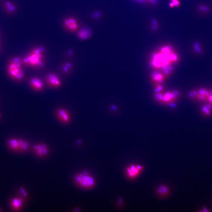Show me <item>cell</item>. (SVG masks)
<instances>
[{
	"mask_svg": "<svg viewBox=\"0 0 212 212\" xmlns=\"http://www.w3.org/2000/svg\"><path fill=\"white\" fill-rule=\"evenodd\" d=\"M56 115L58 119L64 124L68 123L70 120V116L68 111L65 109L60 108L56 112Z\"/></svg>",
	"mask_w": 212,
	"mask_h": 212,
	"instance_id": "obj_11",
	"label": "cell"
},
{
	"mask_svg": "<svg viewBox=\"0 0 212 212\" xmlns=\"http://www.w3.org/2000/svg\"><path fill=\"white\" fill-rule=\"evenodd\" d=\"M33 150L36 155L41 157L46 155L49 150L47 145L42 143L34 145L33 146Z\"/></svg>",
	"mask_w": 212,
	"mask_h": 212,
	"instance_id": "obj_8",
	"label": "cell"
},
{
	"mask_svg": "<svg viewBox=\"0 0 212 212\" xmlns=\"http://www.w3.org/2000/svg\"><path fill=\"white\" fill-rule=\"evenodd\" d=\"M193 47L195 51L198 53L202 52V49L201 44L198 42H196L193 45Z\"/></svg>",
	"mask_w": 212,
	"mask_h": 212,
	"instance_id": "obj_20",
	"label": "cell"
},
{
	"mask_svg": "<svg viewBox=\"0 0 212 212\" xmlns=\"http://www.w3.org/2000/svg\"><path fill=\"white\" fill-rule=\"evenodd\" d=\"M2 209L1 208H0V212H1V211H2Z\"/></svg>",
	"mask_w": 212,
	"mask_h": 212,
	"instance_id": "obj_25",
	"label": "cell"
},
{
	"mask_svg": "<svg viewBox=\"0 0 212 212\" xmlns=\"http://www.w3.org/2000/svg\"><path fill=\"white\" fill-rule=\"evenodd\" d=\"M71 65L70 63H67L65 64L63 66V69L64 70L65 72H67L71 67Z\"/></svg>",
	"mask_w": 212,
	"mask_h": 212,
	"instance_id": "obj_22",
	"label": "cell"
},
{
	"mask_svg": "<svg viewBox=\"0 0 212 212\" xmlns=\"http://www.w3.org/2000/svg\"><path fill=\"white\" fill-rule=\"evenodd\" d=\"M29 84L31 87L37 91H40L43 88L44 84L42 80L39 78L34 77L29 80Z\"/></svg>",
	"mask_w": 212,
	"mask_h": 212,
	"instance_id": "obj_14",
	"label": "cell"
},
{
	"mask_svg": "<svg viewBox=\"0 0 212 212\" xmlns=\"http://www.w3.org/2000/svg\"><path fill=\"white\" fill-rule=\"evenodd\" d=\"M172 2L170 4V6L173 7L174 6H177L179 4V1L177 0H171Z\"/></svg>",
	"mask_w": 212,
	"mask_h": 212,
	"instance_id": "obj_24",
	"label": "cell"
},
{
	"mask_svg": "<svg viewBox=\"0 0 212 212\" xmlns=\"http://www.w3.org/2000/svg\"><path fill=\"white\" fill-rule=\"evenodd\" d=\"M90 31L86 28H83L80 30L77 34L78 37L82 40L89 39L91 36Z\"/></svg>",
	"mask_w": 212,
	"mask_h": 212,
	"instance_id": "obj_15",
	"label": "cell"
},
{
	"mask_svg": "<svg viewBox=\"0 0 212 212\" xmlns=\"http://www.w3.org/2000/svg\"><path fill=\"white\" fill-rule=\"evenodd\" d=\"M178 59L177 55L172 49L169 47L165 46L154 54L151 63L153 67L163 69L167 75L172 64Z\"/></svg>",
	"mask_w": 212,
	"mask_h": 212,
	"instance_id": "obj_1",
	"label": "cell"
},
{
	"mask_svg": "<svg viewBox=\"0 0 212 212\" xmlns=\"http://www.w3.org/2000/svg\"><path fill=\"white\" fill-rule=\"evenodd\" d=\"M143 169L142 165H132L126 169L127 175L130 178H134L137 176Z\"/></svg>",
	"mask_w": 212,
	"mask_h": 212,
	"instance_id": "obj_9",
	"label": "cell"
},
{
	"mask_svg": "<svg viewBox=\"0 0 212 212\" xmlns=\"http://www.w3.org/2000/svg\"><path fill=\"white\" fill-rule=\"evenodd\" d=\"M19 191L21 194V197L24 199L27 198L28 197V194L25 189L23 187H21L19 188Z\"/></svg>",
	"mask_w": 212,
	"mask_h": 212,
	"instance_id": "obj_21",
	"label": "cell"
},
{
	"mask_svg": "<svg viewBox=\"0 0 212 212\" xmlns=\"http://www.w3.org/2000/svg\"><path fill=\"white\" fill-rule=\"evenodd\" d=\"M207 101L208 102V103L212 106V90H211L210 93L207 99Z\"/></svg>",
	"mask_w": 212,
	"mask_h": 212,
	"instance_id": "obj_23",
	"label": "cell"
},
{
	"mask_svg": "<svg viewBox=\"0 0 212 212\" xmlns=\"http://www.w3.org/2000/svg\"><path fill=\"white\" fill-rule=\"evenodd\" d=\"M64 24L66 28L69 31H75L78 28L77 23L73 18L69 17L65 19L64 20Z\"/></svg>",
	"mask_w": 212,
	"mask_h": 212,
	"instance_id": "obj_13",
	"label": "cell"
},
{
	"mask_svg": "<svg viewBox=\"0 0 212 212\" xmlns=\"http://www.w3.org/2000/svg\"><path fill=\"white\" fill-rule=\"evenodd\" d=\"M197 9L199 11L203 13H208L209 12L210 10L209 6L204 4L199 5L197 7Z\"/></svg>",
	"mask_w": 212,
	"mask_h": 212,
	"instance_id": "obj_19",
	"label": "cell"
},
{
	"mask_svg": "<svg viewBox=\"0 0 212 212\" xmlns=\"http://www.w3.org/2000/svg\"><path fill=\"white\" fill-rule=\"evenodd\" d=\"M24 199L19 196L14 197L10 200L9 205L11 209L15 211H18L23 207L24 203Z\"/></svg>",
	"mask_w": 212,
	"mask_h": 212,
	"instance_id": "obj_7",
	"label": "cell"
},
{
	"mask_svg": "<svg viewBox=\"0 0 212 212\" xmlns=\"http://www.w3.org/2000/svg\"><path fill=\"white\" fill-rule=\"evenodd\" d=\"M156 191L159 196H165L168 195L169 193L170 190L167 186L164 185H161L157 188Z\"/></svg>",
	"mask_w": 212,
	"mask_h": 212,
	"instance_id": "obj_17",
	"label": "cell"
},
{
	"mask_svg": "<svg viewBox=\"0 0 212 212\" xmlns=\"http://www.w3.org/2000/svg\"><path fill=\"white\" fill-rule=\"evenodd\" d=\"M44 49L42 47L36 48L32 50L22 60L25 65L34 67H41L44 64Z\"/></svg>",
	"mask_w": 212,
	"mask_h": 212,
	"instance_id": "obj_2",
	"label": "cell"
},
{
	"mask_svg": "<svg viewBox=\"0 0 212 212\" xmlns=\"http://www.w3.org/2000/svg\"><path fill=\"white\" fill-rule=\"evenodd\" d=\"M74 180L79 186L83 188H90L94 185V180L85 171L76 175Z\"/></svg>",
	"mask_w": 212,
	"mask_h": 212,
	"instance_id": "obj_5",
	"label": "cell"
},
{
	"mask_svg": "<svg viewBox=\"0 0 212 212\" xmlns=\"http://www.w3.org/2000/svg\"><path fill=\"white\" fill-rule=\"evenodd\" d=\"M179 92L177 91H163L155 93L154 97L158 102L166 105H172L175 103L180 97Z\"/></svg>",
	"mask_w": 212,
	"mask_h": 212,
	"instance_id": "obj_4",
	"label": "cell"
},
{
	"mask_svg": "<svg viewBox=\"0 0 212 212\" xmlns=\"http://www.w3.org/2000/svg\"><path fill=\"white\" fill-rule=\"evenodd\" d=\"M6 145L8 148L11 150L20 152V139L11 138L7 140Z\"/></svg>",
	"mask_w": 212,
	"mask_h": 212,
	"instance_id": "obj_10",
	"label": "cell"
},
{
	"mask_svg": "<svg viewBox=\"0 0 212 212\" xmlns=\"http://www.w3.org/2000/svg\"><path fill=\"white\" fill-rule=\"evenodd\" d=\"M210 92L211 90L201 88L191 91L189 93V95L191 98L200 101H206Z\"/></svg>",
	"mask_w": 212,
	"mask_h": 212,
	"instance_id": "obj_6",
	"label": "cell"
},
{
	"mask_svg": "<svg viewBox=\"0 0 212 212\" xmlns=\"http://www.w3.org/2000/svg\"><path fill=\"white\" fill-rule=\"evenodd\" d=\"M212 110V106L209 103L203 105L201 108L202 113L205 115H210Z\"/></svg>",
	"mask_w": 212,
	"mask_h": 212,
	"instance_id": "obj_18",
	"label": "cell"
},
{
	"mask_svg": "<svg viewBox=\"0 0 212 212\" xmlns=\"http://www.w3.org/2000/svg\"></svg>",
	"mask_w": 212,
	"mask_h": 212,
	"instance_id": "obj_26",
	"label": "cell"
},
{
	"mask_svg": "<svg viewBox=\"0 0 212 212\" xmlns=\"http://www.w3.org/2000/svg\"><path fill=\"white\" fill-rule=\"evenodd\" d=\"M47 80L48 84L52 87H58L61 84L59 78L56 75L53 73H51L48 75Z\"/></svg>",
	"mask_w": 212,
	"mask_h": 212,
	"instance_id": "obj_12",
	"label": "cell"
},
{
	"mask_svg": "<svg viewBox=\"0 0 212 212\" xmlns=\"http://www.w3.org/2000/svg\"><path fill=\"white\" fill-rule=\"evenodd\" d=\"M153 81L156 84H160L165 80L163 74L159 72H155L153 73L152 76Z\"/></svg>",
	"mask_w": 212,
	"mask_h": 212,
	"instance_id": "obj_16",
	"label": "cell"
},
{
	"mask_svg": "<svg viewBox=\"0 0 212 212\" xmlns=\"http://www.w3.org/2000/svg\"><path fill=\"white\" fill-rule=\"evenodd\" d=\"M22 60L19 57H15L10 60L8 64V73L15 80H20L24 77V72L22 67Z\"/></svg>",
	"mask_w": 212,
	"mask_h": 212,
	"instance_id": "obj_3",
	"label": "cell"
}]
</instances>
